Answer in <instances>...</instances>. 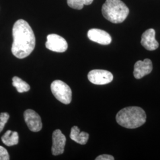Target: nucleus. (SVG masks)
I'll list each match as a JSON object with an SVG mask.
<instances>
[{"instance_id":"4","label":"nucleus","mask_w":160,"mask_h":160,"mask_svg":"<svg viewBox=\"0 0 160 160\" xmlns=\"http://www.w3.org/2000/svg\"><path fill=\"white\" fill-rule=\"evenodd\" d=\"M52 92L55 98L65 104H69L72 100V91L65 82L61 80H55L51 86Z\"/></svg>"},{"instance_id":"12","label":"nucleus","mask_w":160,"mask_h":160,"mask_svg":"<svg viewBox=\"0 0 160 160\" xmlns=\"http://www.w3.org/2000/svg\"><path fill=\"white\" fill-rule=\"evenodd\" d=\"M70 138L77 143L85 145L88 140L89 134L85 132L80 131V129L77 126H74L71 128Z\"/></svg>"},{"instance_id":"16","label":"nucleus","mask_w":160,"mask_h":160,"mask_svg":"<svg viewBox=\"0 0 160 160\" xmlns=\"http://www.w3.org/2000/svg\"><path fill=\"white\" fill-rule=\"evenodd\" d=\"M10 118V115L8 113L4 112L0 113V133L2 131L6 123Z\"/></svg>"},{"instance_id":"17","label":"nucleus","mask_w":160,"mask_h":160,"mask_svg":"<svg viewBox=\"0 0 160 160\" xmlns=\"http://www.w3.org/2000/svg\"><path fill=\"white\" fill-rule=\"evenodd\" d=\"M10 156L8 151L3 147L0 146V160H9Z\"/></svg>"},{"instance_id":"11","label":"nucleus","mask_w":160,"mask_h":160,"mask_svg":"<svg viewBox=\"0 0 160 160\" xmlns=\"http://www.w3.org/2000/svg\"><path fill=\"white\" fill-rule=\"evenodd\" d=\"M141 45L148 51L156 50L159 43L155 39V31L153 29H149L143 33L141 37Z\"/></svg>"},{"instance_id":"7","label":"nucleus","mask_w":160,"mask_h":160,"mask_svg":"<svg viewBox=\"0 0 160 160\" xmlns=\"http://www.w3.org/2000/svg\"><path fill=\"white\" fill-rule=\"evenodd\" d=\"M24 118L31 131L37 132L42 129V123L40 116L33 110H26L24 113Z\"/></svg>"},{"instance_id":"13","label":"nucleus","mask_w":160,"mask_h":160,"mask_svg":"<svg viewBox=\"0 0 160 160\" xmlns=\"http://www.w3.org/2000/svg\"><path fill=\"white\" fill-rule=\"evenodd\" d=\"M1 141L8 147L16 145L18 143V134L17 132L8 130L1 137Z\"/></svg>"},{"instance_id":"14","label":"nucleus","mask_w":160,"mask_h":160,"mask_svg":"<svg viewBox=\"0 0 160 160\" xmlns=\"http://www.w3.org/2000/svg\"><path fill=\"white\" fill-rule=\"evenodd\" d=\"M12 86L17 89V92L20 93L28 92L30 89L29 84L18 77H14L12 78Z\"/></svg>"},{"instance_id":"1","label":"nucleus","mask_w":160,"mask_h":160,"mask_svg":"<svg viewBox=\"0 0 160 160\" xmlns=\"http://www.w3.org/2000/svg\"><path fill=\"white\" fill-rule=\"evenodd\" d=\"M12 37V53L18 59L28 57L36 45L34 32L29 23L23 19L18 20L13 26Z\"/></svg>"},{"instance_id":"6","label":"nucleus","mask_w":160,"mask_h":160,"mask_svg":"<svg viewBox=\"0 0 160 160\" xmlns=\"http://www.w3.org/2000/svg\"><path fill=\"white\" fill-rule=\"evenodd\" d=\"M45 45L46 48L50 51L59 53L64 52L68 49V43L66 40L56 34H49L47 36Z\"/></svg>"},{"instance_id":"15","label":"nucleus","mask_w":160,"mask_h":160,"mask_svg":"<svg viewBox=\"0 0 160 160\" xmlns=\"http://www.w3.org/2000/svg\"><path fill=\"white\" fill-rule=\"evenodd\" d=\"M93 0H67L69 7L77 10H81L84 6L90 5Z\"/></svg>"},{"instance_id":"3","label":"nucleus","mask_w":160,"mask_h":160,"mask_svg":"<svg viewBox=\"0 0 160 160\" xmlns=\"http://www.w3.org/2000/svg\"><path fill=\"white\" fill-rule=\"evenodd\" d=\"M103 16L113 23H122L125 20L129 10L121 0H106L102 6Z\"/></svg>"},{"instance_id":"18","label":"nucleus","mask_w":160,"mask_h":160,"mask_svg":"<svg viewBox=\"0 0 160 160\" xmlns=\"http://www.w3.org/2000/svg\"><path fill=\"white\" fill-rule=\"evenodd\" d=\"M96 160H114V157L112 155L108 154H103L99 155L95 159Z\"/></svg>"},{"instance_id":"8","label":"nucleus","mask_w":160,"mask_h":160,"mask_svg":"<svg viewBox=\"0 0 160 160\" xmlns=\"http://www.w3.org/2000/svg\"><path fill=\"white\" fill-rule=\"evenodd\" d=\"M66 137L59 129H57L52 134V152L53 155L62 154L64 152Z\"/></svg>"},{"instance_id":"2","label":"nucleus","mask_w":160,"mask_h":160,"mask_svg":"<svg viewBox=\"0 0 160 160\" xmlns=\"http://www.w3.org/2000/svg\"><path fill=\"white\" fill-rule=\"evenodd\" d=\"M117 123L127 129H135L146 122L147 115L140 107L129 106L120 110L116 116Z\"/></svg>"},{"instance_id":"5","label":"nucleus","mask_w":160,"mask_h":160,"mask_svg":"<svg viewBox=\"0 0 160 160\" xmlns=\"http://www.w3.org/2000/svg\"><path fill=\"white\" fill-rule=\"evenodd\" d=\"M88 79L94 84L104 85L111 82L113 80V74L106 70L94 69L89 72Z\"/></svg>"},{"instance_id":"10","label":"nucleus","mask_w":160,"mask_h":160,"mask_svg":"<svg viewBox=\"0 0 160 160\" xmlns=\"http://www.w3.org/2000/svg\"><path fill=\"white\" fill-rule=\"evenodd\" d=\"M152 71V63L149 59L143 61H138L134 65L133 75L136 79H141L144 76L149 74Z\"/></svg>"},{"instance_id":"9","label":"nucleus","mask_w":160,"mask_h":160,"mask_svg":"<svg viewBox=\"0 0 160 160\" xmlns=\"http://www.w3.org/2000/svg\"><path fill=\"white\" fill-rule=\"evenodd\" d=\"M88 38L92 42L100 45H107L112 42V37L106 31L98 29H92L88 30Z\"/></svg>"}]
</instances>
